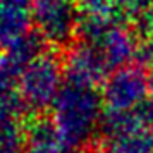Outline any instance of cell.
Listing matches in <instances>:
<instances>
[{"mask_svg":"<svg viewBox=\"0 0 153 153\" xmlns=\"http://www.w3.org/2000/svg\"><path fill=\"white\" fill-rule=\"evenodd\" d=\"M143 114L153 122V71L150 72V88H148V97H146V102L143 105Z\"/></svg>","mask_w":153,"mask_h":153,"instance_id":"8fae6325","label":"cell"},{"mask_svg":"<svg viewBox=\"0 0 153 153\" xmlns=\"http://www.w3.org/2000/svg\"><path fill=\"white\" fill-rule=\"evenodd\" d=\"M28 114L19 90V76L0 69V127L22 126V117Z\"/></svg>","mask_w":153,"mask_h":153,"instance_id":"9c48e42d","label":"cell"},{"mask_svg":"<svg viewBox=\"0 0 153 153\" xmlns=\"http://www.w3.org/2000/svg\"><path fill=\"white\" fill-rule=\"evenodd\" d=\"M64 79V59L55 48H45L24 67L19 76V90L26 110L36 115L50 110Z\"/></svg>","mask_w":153,"mask_h":153,"instance_id":"7a4b0ae2","label":"cell"},{"mask_svg":"<svg viewBox=\"0 0 153 153\" xmlns=\"http://www.w3.org/2000/svg\"><path fill=\"white\" fill-rule=\"evenodd\" d=\"M31 0H0V47H9L31 31Z\"/></svg>","mask_w":153,"mask_h":153,"instance_id":"52a82bcc","label":"cell"},{"mask_svg":"<svg viewBox=\"0 0 153 153\" xmlns=\"http://www.w3.org/2000/svg\"><path fill=\"white\" fill-rule=\"evenodd\" d=\"M148 88L150 72L136 62L108 72L102 86L105 112L141 110L148 97Z\"/></svg>","mask_w":153,"mask_h":153,"instance_id":"5b68a950","label":"cell"},{"mask_svg":"<svg viewBox=\"0 0 153 153\" xmlns=\"http://www.w3.org/2000/svg\"><path fill=\"white\" fill-rule=\"evenodd\" d=\"M153 5V0H132V9H134V16L143 14L148 7Z\"/></svg>","mask_w":153,"mask_h":153,"instance_id":"7c38bea8","label":"cell"},{"mask_svg":"<svg viewBox=\"0 0 153 153\" xmlns=\"http://www.w3.org/2000/svg\"><path fill=\"white\" fill-rule=\"evenodd\" d=\"M31 19L50 48H69L79 35V0H31Z\"/></svg>","mask_w":153,"mask_h":153,"instance_id":"3957f363","label":"cell"},{"mask_svg":"<svg viewBox=\"0 0 153 153\" xmlns=\"http://www.w3.org/2000/svg\"><path fill=\"white\" fill-rule=\"evenodd\" d=\"M139 19H141V28H143L145 38H152L153 40V5L146 9Z\"/></svg>","mask_w":153,"mask_h":153,"instance_id":"30bf717a","label":"cell"},{"mask_svg":"<svg viewBox=\"0 0 153 153\" xmlns=\"http://www.w3.org/2000/svg\"><path fill=\"white\" fill-rule=\"evenodd\" d=\"M22 153H69L50 119H33L24 127Z\"/></svg>","mask_w":153,"mask_h":153,"instance_id":"ba28073f","label":"cell"},{"mask_svg":"<svg viewBox=\"0 0 153 153\" xmlns=\"http://www.w3.org/2000/svg\"><path fill=\"white\" fill-rule=\"evenodd\" d=\"M102 132L114 153H153V122L143 110L105 112Z\"/></svg>","mask_w":153,"mask_h":153,"instance_id":"277c9868","label":"cell"},{"mask_svg":"<svg viewBox=\"0 0 153 153\" xmlns=\"http://www.w3.org/2000/svg\"><path fill=\"white\" fill-rule=\"evenodd\" d=\"M52 124L69 152L83 150L102 129L105 107L98 86L64 79L50 107Z\"/></svg>","mask_w":153,"mask_h":153,"instance_id":"6da1fadb","label":"cell"},{"mask_svg":"<svg viewBox=\"0 0 153 153\" xmlns=\"http://www.w3.org/2000/svg\"><path fill=\"white\" fill-rule=\"evenodd\" d=\"M64 72H65V79L98 86V88L108 76V69L102 60L100 53L90 43L83 40L74 42L67 48V53L64 57Z\"/></svg>","mask_w":153,"mask_h":153,"instance_id":"8992f818","label":"cell"},{"mask_svg":"<svg viewBox=\"0 0 153 153\" xmlns=\"http://www.w3.org/2000/svg\"><path fill=\"white\" fill-rule=\"evenodd\" d=\"M91 153H114V152H110V150H108V152H100V150H98V152H91Z\"/></svg>","mask_w":153,"mask_h":153,"instance_id":"4fadbf2b","label":"cell"}]
</instances>
